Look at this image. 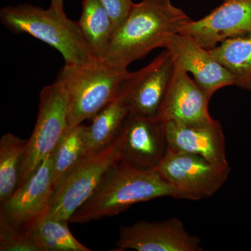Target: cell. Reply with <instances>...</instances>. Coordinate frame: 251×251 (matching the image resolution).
Instances as JSON below:
<instances>
[{
  "mask_svg": "<svg viewBox=\"0 0 251 251\" xmlns=\"http://www.w3.org/2000/svg\"><path fill=\"white\" fill-rule=\"evenodd\" d=\"M171 0H143L133 3L125 21L114 31L102 58L122 69L144 58L153 50L165 48L171 36L179 34L189 21Z\"/></svg>",
  "mask_w": 251,
  "mask_h": 251,
  "instance_id": "obj_1",
  "label": "cell"
},
{
  "mask_svg": "<svg viewBox=\"0 0 251 251\" xmlns=\"http://www.w3.org/2000/svg\"><path fill=\"white\" fill-rule=\"evenodd\" d=\"M179 199L177 193L156 168H140L120 161L112 167L92 196L69 222L85 224L118 215L130 206L160 198Z\"/></svg>",
  "mask_w": 251,
  "mask_h": 251,
  "instance_id": "obj_2",
  "label": "cell"
},
{
  "mask_svg": "<svg viewBox=\"0 0 251 251\" xmlns=\"http://www.w3.org/2000/svg\"><path fill=\"white\" fill-rule=\"evenodd\" d=\"M130 72L97 57L83 64H65L57 79L68 95V128L92 120L117 97Z\"/></svg>",
  "mask_w": 251,
  "mask_h": 251,
  "instance_id": "obj_3",
  "label": "cell"
},
{
  "mask_svg": "<svg viewBox=\"0 0 251 251\" xmlns=\"http://www.w3.org/2000/svg\"><path fill=\"white\" fill-rule=\"evenodd\" d=\"M0 21L15 34H27L54 48L65 64H83L97 58L91 52L78 23L52 7L44 9L30 4L6 6Z\"/></svg>",
  "mask_w": 251,
  "mask_h": 251,
  "instance_id": "obj_4",
  "label": "cell"
},
{
  "mask_svg": "<svg viewBox=\"0 0 251 251\" xmlns=\"http://www.w3.org/2000/svg\"><path fill=\"white\" fill-rule=\"evenodd\" d=\"M121 161L117 138L102 151L84 156L54 186L46 216L69 221L95 192L112 167Z\"/></svg>",
  "mask_w": 251,
  "mask_h": 251,
  "instance_id": "obj_5",
  "label": "cell"
},
{
  "mask_svg": "<svg viewBox=\"0 0 251 251\" xmlns=\"http://www.w3.org/2000/svg\"><path fill=\"white\" fill-rule=\"evenodd\" d=\"M68 126L67 90L56 79L54 83L41 91L37 119L27 140L18 186L25 182L44 158L53 151Z\"/></svg>",
  "mask_w": 251,
  "mask_h": 251,
  "instance_id": "obj_6",
  "label": "cell"
},
{
  "mask_svg": "<svg viewBox=\"0 0 251 251\" xmlns=\"http://www.w3.org/2000/svg\"><path fill=\"white\" fill-rule=\"evenodd\" d=\"M179 199L201 201L214 196L228 179L230 168L206 161L202 157L168 150L156 168Z\"/></svg>",
  "mask_w": 251,
  "mask_h": 251,
  "instance_id": "obj_7",
  "label": "cell"
},
{
  "mask_svg": "<svg viewBox=\"0 0 251 251\" xmlns=\"http://www.w3.org/2000/svg\"><path fill=\"white\" fill-rule=\"evenodd\" d=\"M174 69V62L166 50L146 67L129 73L119 94L130 113L156 120Z\"/></svg>",
  "mask_w": 251,
  "mask_h": 251,
  "instance_id": "obj_8",
  "label": "cell"
},
{
  "mask_svg": "<svg viewBox=\"0 0 251 251\" xmlns=\"http://www.w3.org/2000/svg\"><path fill=\"white\" fill-rule=\"evenodd\" d=\"M52 153L4 202L0 213L13 226L27 232L49 213L54 191Z\"/></svg>",
  "mask_w": 251,
  "mask_h": 251,
  "instance_id": "obj_9",
  "label": "cell"
},
{
  "mask_svg": "<svg viewBox=\"0 0 251 251\" xmlns=\"http://www.w3.org/2000/svg\"><path fill=\"white\" fill-rule=\"evenodd\" d=\"M119 250L202 251L198 236L188 232L183 221L173 217L160 221H142L120 227Z\"/></svg>",
  "mask_w": 251,
  "mask_h": 251,
  "instance_id": "obj_10",
  "label": "cell"
},
{
  "mask_svg": "<svg viewBox=\"0 0 251 251\" xmlns=\"http://www.w3.org/2000/svg\"><path fill=\"white\" fill-rule=\"evenodd\" d=\"M122 161L140 168H156L168 151L164 124L129 113L117 136Z\"/></svg>",
  "mask_w": 251,
  "mask_h": 251,
  "instance_id": "obj_11",
  "label": "cell"
},
{
  "mask_svg": "<svg viewBox=\"0 0 251 251\" xmlns=\"http://www.w3.org/2000/svg\"><path fill=\"white\" fill-rule=\"evenodd\" d=\"M179 34L208 50L229 38L251 34V0H225L205 17L189 21Z\"/></svg>",
  "mask_w": 251,
  "mask_h": 251,
  "instance_id": "obj_12",
  "label": "cell"
},
{
  "mask_svg": "<svg viewBox=\"0 0 251 251\" xmlns=\"http://www.w3.org/2000/svg\"><path fill=\"white\" fill-rule=\"evenodd\" d=\"M165 49L175 64L191 73L194 80L212 97L223 87L234 85V77L191 36L176 34L167 41Z\"/></svg>",
  "mask_w": 251,
  "mask_h": 251,
  "instance_id": "obj_13",
  "label": "cell"
},
{
  "mask_svg": "<svg viewBox=\"0 0 251 251\" xmlns=\"http://www.w3.org/2000/svg\"><path fill=\"white\" fill-rule=\"evenodd\" d=\"M211 98L187 72L175 64L173 76L156 120L186 125L206 123L213 120L209 112Z\"/></svg>",
  "mask_w": 251,
  "mask_h": 251,
  "instance_id": "obj_14",
  "label": "cell"
},
{
  "mask_svg": "<svg viewBox=\"0 0 251 251\" xmlns=\"http://www.w3.org/2000/svg\"><path fill=\"white\" fill-rule=\"evenodd\" d=\"M163 124L168 150L196 155L217 166H229L224 131L217 120L198 125L171 121Z\"/></svg>",
  "mask_w": 251,
  "mask_h": 251,
  "instance_id": "obj_15",
  "label": "cell"
},
{
  "mask_svg": "<svg viewBox=\"0 0 251 251\" xmlns=\"http://www.w3.org/2000/svg\"><path fill=\"white\" fill-rule=\"evenodd\" d=\"M129 113L126 103L118 93L92 119V124L86 126L85 156L102 151L116 139Z\"/></svg>",
  "mask_w": 251,
  "mask_h": 251,
  "instance_id": "obj_16",
  "label": "cell"
},
{
  "mask_svg": "<svg viewBox=\"0 0 251 251\" xmlns=\"http://www.w3.org/2000/svg\"><path fill=\"white\" fill-rule=\"evenodd\" d=\"M209 50L233 76L234 85L251 91V34L229 38Z\"/></svg>",
  "mask_w": 251,
  "mask_h": 251,
  "instance_id": "obj_17",
  "label": "cell"
},
{
  "mask_svg": "<svg viewBox=\"0 0 251 251\" xmlns=\"http://www.w3.org/2000/svg\"><path fill=\"white\" fill-rule=\"evenodd\" d=\"M77 23L91 52L96 57L102 58L110 45L114 27L99 0H83Z\"/></svg>",
  "mask_w": 251,
  "mask_h": 251,
  "instance_id": "obj_18",
  "label": "cell"
},
{
  "mask_svg": "<svg viewBox=\"0 0 251 251\" xmlns=\"http://www.w3.org/2000/svg\"><path fill=\"white\" fill-rule=\"evenodd\" d=\"M69 223L46 216L26 232L39 251H91L73 235Z\"/></svg>",
  "mask_w": 251,
  "mask_h": 251,
  "instance_id": "obj_19",
  "label": "cell"
},
{
  "mask_svg": "<svg viewBox=\"0 0 251 251\" xmlns=\"http://www.w3.org/2000/svg\"><path fill=\"white\" fill-rule=\"evenodd\" d=\"M28 140L11 133L0 139V202H4L19 184L21 167Z\"/></svg>",
  "mask_w": 251,
  "mask_h": 251,
  "instance_id": "obj_20",
  "label": "cell"
},
{
  "mask_svg": "<svg viewBox=\"0 0 251 251\" xmlns=\"http://www.w3.org/2000/svg\"><path fill=\"white\" fill-rule=\"evenodd\" d=\"M86 126L67 128L52 152L54 187L68 172L85 156Z\"/></svg>",
  "mask_w": 251,
  "mask_h": 251,
  "instance_id": "obj_21",
  "label": "cell"
},
{
  "mask_svg": "<svg viewBox=\"0 0 251 251\" xmlns=\"http://www.w3.org/2000/svg\"><path fill=\"white\" fill-rule=\"evenodd\" d=\"M0 251H39L27 232L13 226L0 213Z\"/></svg>",
  "mask_w": 251,
  "mask_h": 251,
  "instance_id": "obj_22",
  "label": "cell"
},
{
  "mask_svg": "<svg viewBox=\"0 0 251 251\" xmlns=\"http://www.w3.org/2000/svg\"><path fill=\"white\" fill-rule=\"evenodd\" d=\"M99 1L111 19L114 31L125 21L133 4L132 0H99Z\"/></svg>",
  "mask_w": 251,
  "mask_h": 251,
  "instance_id": "obj_23",
  "label": "cell"
},
{
  "mask_svg": "<svg viewBox=\"0 0 251 251\" xmlns=\"http://www.w3.org/2000/svg\"><path fill=\"white\" fill-rule=\"evenodd\" d=\"M50 7L60 14H65L64 9V0H50Z\"/></svg>",
  "mask_w": 251,
  "mask_h": 251,
  "instance_id": "obj_24",
  "label": "cell"
}]
</instances>
